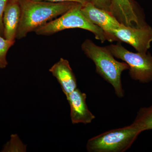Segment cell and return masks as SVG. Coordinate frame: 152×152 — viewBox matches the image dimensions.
I'll use <instances>...</instances> for the list:
<instances>
[{"label": "cell", "mask_w": 152, "mask_h": 152, "mask_svg": "<svg viewBox=\"0 0 152 152\" xmlns=\"http://www.w3.org/2000/svg\"><path fill=\"white\" fill-rule=\"evenodd\" d=\"M20 19L16 39H21L29 33L61 15L78 3H53L33 0H18Z\"/></svg>", "instance_id": "obj_1"}, {"label": "cell", "mask_w": 152, "mask_h": 152, "mask_svg": "<svg viewBox=\"0 0 152 152\" xmlns=\"http://www.w3.org/2000/svg\"><path fill=\"white\" fill-rule=\"evenodd\" d=\"M81 49L95 64L97 73L111 85L118 97H124L121 75L124 71L129 69L127 64L117 61L107 47L97 45L89 39L82 43Z\"/></svg>", "instance_id": "obj_2"}, {"label": "cell", "mask_w": 152, "mask_h": 152, "mask_svg": "<svg viewBox=\"0 0 152 152\" xmlns=\"http://www.w3.org/2000/svg\"><path fill=\"white\" fill-rule=\"evenodd\" d=\"M142 131L133 122L129 126L107 131L89 139V152H124L129 150Z\"/></svg>", "instance_id": "obj_3"}, {"label": "cell", "mask_w": 152, "mask_h": 152, "mask_svg": "<svg viewBox=\"0 0 152 152\" xmlns=\"http://www.w3.org/2000/svg\"><path fill=\"white\" fill-rule=\"evenodd\" d=\"M82 4H77L58 18L48 22L35 31L38 35H52L63 30L80 28L92 33L95 39L102 43L108 41L105 33L100 28L93 24L82 13Z\"/></svg>", "instance_id": "obj_4"}, {"label": "cell", "mask_w": 152, "mask_h": 152, "mask_svg": "<svg viewBox=\"0 0 152 152\" xmlns=\"http://www.w3.org/2000/svg\"><path fill=\"white\" fill-rule=\"evenodd\" d=\"M107 47L114 57L129 65V75L133 80L141 83L152 81V56L150 53L130 51L123 46L120 42Z\"/></svg>", "instance_id": "obj_5"}, {"label": "cell", "mask_w": 152, "mask_h": 152, "mask_svg": "<svg viewBox=\"0 0 152 152\" xmlns=\"http://www.w3.org/2000/svg\"><path fill=\"white\" fill-rule=\"evenodd\" d=\"M109 42H124L132 46L139 53H147L152 42V28L146 23L139 27L121 24L108 35Z\"/></svg>", "instance_id": "obj_6"}, {"label": "cell", "mask_w": 152, "mask_h": 152, "mask_svg": "<svg viewBox=\"0 0 152 152\" xmlns=\"http://www.w3.org/2000/svg\"><path fill=\"white\" fill-rule=\"evenodd\" d=\"M66 99L70 107L71 121L73 124H91L96 116L86 104L87 95L77 88L67 96Z\"/></svg>", "instance_id": "obj_7"}, {"label": "cell", "mask_w": 152, "mask_h": 152, "mask_svg": "<svg viewBox=\"0 0 152 152\" xmlns=\"http://www.w3.org/2000/svg\"><path fill=\"white\" fill-rule=\"evenodd\" d=\"M81 10L90 22L103 30L108 38V41L109 33L119 28L121 25L110 12L95 7L90 2L82 5Z\"/></svg>", "instance_id": "obj_8"}, {"label": "cell", "mask_w": 152, "mask_h": 152, "mask_svg": "<svg viewBox=\"0 0 152 152\" xmlns=\"http://www.w3.org/2000/svg\"><path fill=\"white\" fill-rule=\"evenodd\" d=\"M110 12L120 23L127 26L138 27L145 23L141 20L132 0H111Z\"/></svg>", "instance_id": "obj_9"}, {"label": "cell", "mask_w": 152, "mask_h": 152, "mask_svg": "<svg viewBox=\"0 0 152 152\" xmlns=\"http://www.w3.org/2000/svg\"><path fill=\"white\" fill-rule=\"evenodd\" d=\"M49 71L56 78L66 96L77 88V79L67 60L61 58Z\"/></svg>", "instance_id": "obj_10"}, {"label": "cell", "mask_w": 152, "mask_h": 152, "mask_svg": "<svg viewBox=\"0 0 152 152\" xmlns=\"http://www.w3.org/2000/svg\"><path fill=\"white\" fill-rule=\"evenodd\" d=\"M20 16L18 0H8L4 14V37L15 41Z\"/></svg>", "instance_id": "obj_11"}, {"label": "cell", "mask_w": 152, "mask_h": 152, "mask_svg": "<svg viewBox=\"0 0 152 152\" xmlns=\"http://www.w3.org/2000/svg\"><path fill=\"white\" fill-rule=\"evenodd\" d=\"M133 123L142 132L152 129V105L150 107L141 108Z\"/></svg>", "instance_id": "obj_12"}, {"label": "cell", "mask_w": 152, "mask_h": 152, "mask_svg": "<svg viewBox=\"0 0 152 152\" xmlns=\"http://www.w3.org/2000/svg\"><path fill=\"white\" fill-rule=\"evenodd\" d=\"M15 41L7 39L0 36V68L4 69L8 64L7 56L9 49L12 46Z\"/></svg>", "instance_id": "obj_13"}, {"label": "cell", "mask_w": 152, "mask_h": 152, "mask_svg": "<svg viewBox=\"0 0 152 152\" xmlns=\"http://www.w3.org/2000/svg\"><path fill=\"white\" fill-rule=\"evenodd\" d=\"M91 2L95 7L110 12L111 0H91Z\"/></svg>", "instance_id": "obj_14"}, {"label": "cell", "mask_w": 152, "mask_h": 152, "mask_svg": "<svg viewBox=\"0 0 152 152\" xmlns=\"http://www.w3.org/2000/svg\"><path fill=\"white\" fill-rule=\"evenodd\" d=\"M8 0H0V36L4 35V14Z\"/></svg>", "instance_id": "obj_15"}, {"label": "cell", "mask_w": 152, "mask_h": 152, "mask_svg": "<svg viewBox=\"0 0 152 152\" xmlns=\"http://www.w3.org/2000/svg\"><path fill=\"white\" fill-rule=\"evenodd\" d=\"M35 1H44L50 2L59 3L64 2H73L78 3L82 5H84L88 2H91V0H33Z\"/></svg>", "instance_id": "obj_16"}]
</instances>
